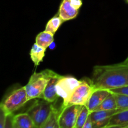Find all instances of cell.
<instances>
[{
  "instance_id": "1",
  "label": "cell",
  "mask_w": 128,
  "mask_h": 128,
  "mask_svg": "<svg viewBox=\"0 0 128 128\" xmlns=\"http://www.w3.org/2000/svg\"><path fill=\"white\" fill-rule=\"evenodd\" d=\"M91 81L95 89L110 90L128 86V65L95 66Z\"/></svg>"
},
{
  "instance_id": "2",
  "label": "cell",
  "mask_w": 128,
  "mask_h": 128,
  "mask_svg": "<svg viewBox=\"0 0 128 128\" xmlns=\"http://www.w3.org/2000/svg\"><path fill=\"white\" fill-rule=\"evenodd\" d=\"M52 70H45L40 72H34L25 86L28 101L39 99L43 93L50 80Z\"/></svg>"
},
{
  "instance_id": "3",
  "label": "cell",
  "mask_w": 128,
  "mask_h": 128,
  "mask_svg": "<svg viewBox=\"0 0 128 128\" xmlns=\"http://www.w3.org/2000/svg\"><path fill=\"white\" fill-rule=\"evenodd\" d=\"M54 108L52 102L41 99L36 100L26 112L32 119L35 128H40L47 121Z\"/></svg>"
},
{
  "instance_id": "4",
  "label": "cell",
  "mask_w": 128,
  "mask_h": 128,
  "mask_svg": "<svg viewBox=\"0 0 128 128\" xmlns=\"http://www.w3.org/2000/svg\"><path fill=\"white\" fill-rule=\"evenodd\" d=\"M28 101L26 88L24 86L13 90L1 102L0 108L4 111L6 115L13 114Z\"/></svg>"
},
{
  "instance_id": "5",
  "label": "cell",
  "mask_w": 128,
  "mask_h": 128,
  "mask_svg": "<svg viewBox=\"0 0 128 128\" xmlns=\"http://www.w3.org/2000/svg\"><path fill=\"white\" fill-rule=\"evenodd\" d=\"M94 90L95 88L91 80H81L80 84L75 88L71 94L68 106L72 104L81 106L86 105Z\"/></svg>"
},
{
  "instance_id": "6",
  "label": "cell",
  "mask_w": 128,
  "mask_h": 128,
  "mask_svg": "<svg viewBox=\"0 0 128 128\" xmlns=\"http://www.w3.org/2000/svg\"><path fill=\"white\" fill-rule=\"evenodd\" d=\"M80 82L81 81L71 76H62L60 78L56 84V88L58 96L62 99L61 107L64 108L68 106L71 94Z\"/></svg>"
},
{
  "instance_id": "7",
  "label": "cell",
  "mask_w": 128,
  "mask_h": 128,
  "mask_svg": "<svg viewBox=\"0 0 128 128\" xmlns=\"http://www.w3.org/2000/svg\"><path fill=\"white\" fill-rule=\"evenodd\" d=\"M82 106L72 104L61 107L59 117L60 128H75L78 117Z\"/></svg>"
},
{
  "instance_id": "8",
  "label": "cell",
  "mask_w": 128,
  "mask_h": 128,
  "mask_svg": "<svg viewBox=\"0 0 128 128\" xmlns=\"http://www.w3.org/2000/svg\"><path fill=\"white\" fill-rule=\"evenodd\" d=\"M82 4V0H62L58 14L64 21L74 19Z\"/></svg>"
},
{
  "instance_id": "9",
  "label": "cell",
  "mask_w": 128,
  "mask_h": 128,
  "mask_svg": "<svg viewBox=\"0 0 128 128\" xmlns=\"http://www.w3.org/2000/svg\"><path fill=\"white\" fill-rule=\"evenodd\" d=\"M121 110L94 111L90 112V118L92 122V128H103L108 125L111 118Z\"/></svg>"
},
{
  "instance_id": "10",
  "label": "cell",
  "mask_w": 128,
  "mask_h": 128,
  "mask_svg": "<svg viewBox=\"0 0 128 128\" xmlns=\"http://www.w3.org/2000/svg\"><path fill=\"white\" fill-rule=\"evenodd\" d=\"M61 77L62 76L56 73L54 71H52L50 81H49L43 93L39 99H42V100H46L48 102H52V103L55 102L59 97L57 92H56V86L58 82Z\"/></svg>"
},
{
  "instance_id": "11",
  "label": "cell",
  "mask_w": 128,
  "mask_h": 128,
  "mask_svg": "<svg viewBox=\"0 0 128 128\" xmlns=\"http://www.w3.org/2000/svg\"><path fill=\"white\" fill-rule=\"evenodd\" d=\"M110 91L102 89H95L91 94L88 101L85 106L88 108L90 112H92L102 103V101L108 97Z\"/></svg>"
},
{
  "instance_id": "12",
  "label": "cell",
  "mask_w": 128,
  "mask_h": 128,
  "mask_svg": "<svg viewBox=\"0 0 128 128\" xmlns=\"http://www.w3.org/2000/svg\"><path fill=\"white\" fill-rule=\"evenodd\" d=\"M46 50V49L39 46L36 42L32 45L30 52V56L35 66H38L42 62L45 56Z\"/></svg>"
},
{
  "instance_id": "13",
  "label": "cell",
  "mask_w": 128,
  "mask_h": 128,
  "mask_svg": "<svg viewBox=\"0 0 128 128\" xmlns=\"http://www.w3.org/2000/svg\"><path fill=\"white\" fill-rule=\"evenodd\" d=\"M14 122L20 128H35L32 119L27 112L14 115Z\"/></svg>"
},
{
  "instance_id": "14",
  "label": "cell",
  "mask_w": 128,
  "mask_h": 128,
  "mask_svg": "<svg viewBox=\"0 0 128 128\" xmlns=\"http://www.w3.org/2000/svg\"><path fill=\"white\" fill-rule=\"evenodd\" d=\"M108 126H128V110L114 114L111 118Z\"/></svg>"
},
{
  "instance_id": "15",
  "label": "cell",
  "mask_w": 128,
  "mask_h": 128,
  "mask_svg": "<svg viewBox=\"0 0 128 128\" xmlns=\"http://www.w3.org/2000/svg\"><path fill=\"white\" fill-rule=\"evenodd\" d=\"M53 41L54 34L46 31L39 33L36 38V43L45 49H47Z\"/></svg>"
},
{
  "instance_id": "16",
  "label": "cell",
  "mask_w": 128,
  "mask_h": 128,
  "mask_svg": "<svg viewBox=\"0 0 128 128\" xmlns=\"http://www.w3.org/2000/svg\"><path fill=\"white\" fill-rule=\"evenodd\" d=\"M117 109V103L114 94L110 92V94L96 109L95 111H110Z\"/></svg>"
},
{
  "instance_id": "17",
  "label": "cell",
  "mask_w": 128,
  "mask_h": 128,
  "mask_svg": "<svg viewBox=\"0 0 128 128\" xmlns=\"http://www.w3.org/2000/svg\"><path fill=\"white\" fill-rule=\"evenodd\" d=\"M60 114V110L54 108L47 121L40 128H60L59 124Z\"/></svg>"
},
{
  "instance_id": "18",
  "label": "cell",
  "mask_w": 128,
  "mask_h": 128,
  "mask_svg": "<svg viewBox=\"0 0 128 128\" xmlns=\"http://www.w3.org/2000/svg\"><path fill=\"white\" fill-rule=\"evenodd\" d=\"M63 22L64 21L59 16L58 14L56 15L49 20L48 23L46 24L44 31L54 34Z\"/></svg>"
},
{
  "instance_id": "19",
  "label": "cell",
  "mask_w": 128,
  "mask_h": 128,
  "mask_svg": "<svg viewBox=\"0 0 128 128\" xmlns=\"http://www.w3.org/2000/svg\"><path fill=\"white\" fill-rule=\"evenodd\" d=\"M90 111L86 106H82L78 117L75 128H82L90 114Z\"/></svg>"
},
{
  "instance_id": "20",
  "label": "cell",
  "mask_w": 128,
  "mask_h": 128,
  "mask_svg": "<svg viewBox=\"0 0 128 128\" xmlns=\"http://www.w3.org/2000/svg\"><path fill=\"white\" fill-rule=\"evenodd\" d=\"M114 94V93H113ZM117 103L118 110L121 111L128 110V95L114 94Z\"/></svg>"
},
{
  "instance_id": "21",
  "label": "cell",
  "mask_w": 128,
  "mask_h": 128,
  "mask_svg": "<svg viewBox=\"0 0 128 128\" xmlns=\"http://www.w3.org/2000/svg\"><path fill=\"white\" fill-rule=\"evenodd\" d=\"M109 91L114 94L128 95V86H123V87L118 88L116 89H112V90H110Z\"/></svg>"
},
{
  "instance_id": "22",
  "label": "cell",
  "mask_w": 128,
  "mask_h": 128,
  "mask_svg": "<svg viewBox=\"0 0 128 128\" xmlns=\"http://www.w3.org/2000/svg\"><path fill=\"white\" fill-rule=\"evenodd\" d=\"M14 127V114H9L6 116V125L4 128H13Z\"/></svg>"
},
{
  "instance_id": "23",
  "label": "cell",
  "mask_w": 128,
  "mask_h": 128,
  "mask_svg": "<svg viewBox=\"0 0 128 128\" xmlns=\"http://www.w3.org/2000/svg\"><path fill=\"white\" fill-rule=\"evenodd\" d=\"M82 128H92V121H91V118H90V116L88 118L87 121L85 122L84 125Z\"/></svg>"
},
{
  "instance_id": "24",
  "label": "cell",
  "mask_w": 128,
  "mask_h": 128,
  "mask_svg": "<svg viewBox=\"0 0 128 128\" xmlns=\"http://www.w3.org/2000/svg\"><path fill=\"white\" fill-rule=\"evenodd\" d=\"M126 126H108L103 128H124Z\"/></svg>"
},
{
  "instance_id": "25",
  "label": "cell",
  "mask_w": 128,
  "mask_h": 128,
  "mask_svg": "<svg viewBox=\"0 0 128 128\" xmlns=\"http://www.w3.org/2000/svg\"><path fill=\"white\" fill-rule=\"evenodd\" d=\"M122 63L124 64H127V65H128V57L127 58H126V60H125V61H124L123 62H122Z\"/></svg>"
},
{
  "instance_id": "26",
  "label": "cell",
  "mask_w": 128,
  "mask_h": 128,
  "mask_svg": "<svg viewBox=\"0 0 128 128\" xmlns=\"http://www.w3.org/2000/svg\"><path fill=\"white\" fill-rule=\"evenodd\" d=\"M13 128H20L18 127V125L16 124V123H15L14 122V127H13Z\"/></svg>"
},
{
  "instance_id": "27",
  "label": "cell",
  "mask_w": 128,
  "mask_h": 128,
  "mask_svg": "<svg viewBox=\"0 0 128 128\" xmlns=\"http://www.w3.org/2000/svg\"><path fill=\"white\" fill-rule=\"evenodd\" d=\"M126 2H127L128 3V0H126Z\"/></svg>"
},
{
  "instance_id": "28",
  "label": "cell",
  "mask_w": 128,
  "mask_h": 128,
  "mask_svg": "<svg viewBox=\"0 0 128 128\" xmlns=\"http://www.w3.org/2000/svg\"><path fill=\"white\" fill-rule=\"evenodd\" d=\"M124 128H128V126H126V127H125Z\"/></svg>"
}]
</instances>
